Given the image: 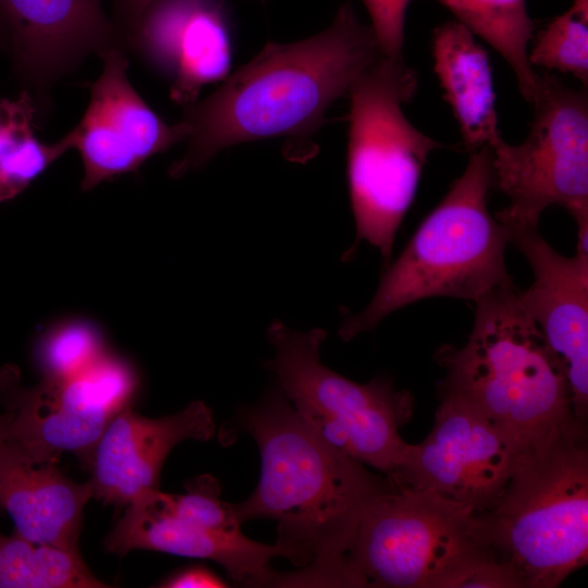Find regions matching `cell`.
Returning a JSON list of instances; mask_svg holds the SVG:
<instances>
[{
    "label": "cell",
    "mask_w": 588,
    "mask_h": 588,
    "mask_svg": "<svg viewBox=\"0 0 588 588\" xmlns=\"http://www.w3.org/2000/svg\"><path fill=\"white\" fill-rule=\"evenodd\" d=\"M8 48H9V37H8L4 22L0 14V49H3L8 52Z\"/></svg>",
    "instance_id": "f546056e"
},
{
    "label": "cell",
    "mask_w": 588,
    "mask_h": 588,
    "mask_svg": "<svg viewBox=\"0 0 588 588\" xmlns=\"http://www.w3.org/2000/svg\"><path fill=\"white\" fill-rule=\"evenodd\" d=\"M497 556L520 588H555L588 560L587 426L520 451L507 483L481 513Z\"/></svg>",
    "instance_id": "5b68a950"
},
{
    "label": "cell",
    "mask_w": 588,
    "mask_h": 588,
    "mask_svg": "<svg viewBox=\"0 0 588 588\" xmlns=\"http://www.w3.org/2000/svg\"><path fill=\"white\" fill-rule=\"evenodd\" d=\"M531 127L519 145L491 144L493 187L509 197L495 218L538 226L543 210L564 207L588 223V97L554 75L539 76Z\"/></svg>",
    "instance_id": "9c48e42d"
},
{
    "label": "cell",
    "mask_w": 588,
    "mask_h": 588,
    "mask_svg": "<svg viewBox=\"0 0 588 588\" xmlns=\"http://www.w3.org/2000/svg\"><path fill=\"white\" fill-rule=\"evenodd\" d=\"M58 462H33L0 443V506L26 540L78 552L84 507L94 498L89 481L66 477Z\"/></svg>",
    "instance_id": "ac0fdd59"
},
{
    "label": "cell",
    "mask_w": 588,
    "mask_h": 588,
    "mask_svg": "<svg viewBox=\"0 0 588 588\" xmlns=\"http://www.w3.org/2000/svg\"><path fill=\"white\" fill-rule=\"evenodd\" d=\"M497 563L481 513L396 485L364 510L346 574L350 587L473 588Z\"/></svg>",
    "instance_id": "8992f818"
},
{
    "label": "cell",
    "mask_w": 588,
    "mask_h": 588,
    "mask_svg": "<svg viewBox=\"0 0 588 588\" xmlns=\"http://www.w3.org/2000/svg\"><path fill=\"white\" fill-rule=\"evenodd\" d=\"M417 87V75L403 59L381 56L348 90L347 183L355 245L368 242L387 265L428 157L443 147L404 114L403 105Z\"/></svg>",
    "instance_id": "52a82bcc"
},
{
    "label": "cell",
    "mask_w": 588,
    "mask_h": 588,
    "mask_svg": "<svg viewBox=\"0 0 588 588\" xmlns=\"http://www.w3.org/2000/svg\"><path fill=\"white\" fill-rule=\"evenodd\" d=\"M123 45L170 77L171 98L184 106L196 101L204 85L223 79L231 66L229 24L219 0H157Z\"/></svg>",
    "instance_id": "9a60e30c"
},
{
    "label": "cell",
    "mask_w": 588,
    "mask_h": 588,
    "mask_svg": "<svg viewBox=\"0 0 588 588\" xmlns=\"http://www.w3.org/2000/svg\"><path fill=\"white\" fill-rule=\"evenodd\" d=\"M517 450L485 415L457 395L441 392L434 424L409 444L390 478L487 513L501 497Z\"/></svg>",
    "instance_id": "8fae6325"
},
{
    "label": "cell",
    "mask_w": 588,
    "mask_h": 588,
    "mask_svg": "<svg viewBox=\"0 0 588 588\" xmlns=\"http://www.w3.org/2000/svg\"><path fill=\"white\" fill-rule=\"evenodd\" d=\"M475 303L467 342L437 353L445 369L441 392L473 405L513 442L517 453L585 426L573 415L564 371L514 282Z\"/></svg>",
    "instance_id": "3957f363"
},
{
    "label": "cell",
    "mask_w": 588,
    "mask_h": 588,
    "mask_svg": "<svg viewBox=\"0 0 588 588\" xmlns=\"http://www.w3.org/2000/svg\"><path fill=\"white\" fill-rule=\"evenodd\" d=\"M98 329L74 320L46 333L37 347V363L42 382L61 383L79 375L106 354Z\"/></svg>",
    "instance_id": "603a6c76"
},
{
    "label": "cell",
    "mask_w": 588,
    "mask_h": 588,
    "mask_svg": "<svg viewBox=\"0 0 588 588\" xmlns=\"http://www.w3.org/2000/svg\"><path fill=\"white\" fill-rule=\"evenodd\" d=\"M73 149L70 133L53 144L30 136L0 160V203L15 197L63 154Z\"/></svg>",
    "instance_id": "d4e9b609"
},
{
    "label": "cell",
    "mask_w": 588,
    "mask_h": 588,
    "mask_svg": "<svg viewBox=\"0 0 588 588\" xmlns=\"http://www.w3.org/2000/svg\"><path fill=\"white\" fill-rule=\"evenodd\" d=\"M221 486L210 476L203 475L186 483L184 494L161 492L162 500L171 513L215 530H240L230 504L220 499Z\"/></svg>",
    "instance_id": "cb8c5ba5"
},
{
    "label": "cell",
    "mask_w": 588,
    "mask_h": 588,
    "mask_svg": "<svg viewBox=\"0 0 588 588\" xmlns=\"http://www.w3.org/2000/svg\"><path fill=\"white\" fill-rule=\"evenodd\" d=\"M434 72L458 123L463 145L471 152L501 136L487 51L470 30L450 20L433 30Z\"/></svg>",
    "instance_id": "d6986e66"
},
{
    "label": "cell",
    "mask_w": 588,
    "mask_h": 588,
    "mask_svg": "<svg viewBox=\"0 0 588 588\" xmlns=\"http://www.w3.org/2000/svg\"><path fill=\"white\" fill-rule=\"evenodd\" d=\"M7 419L4 414H0V443L4 440Z\"/></svg>",
    "instance_id": "4dcf8cb0"
},
{
    "label": "cell",
    "mask_w": 588,
    "mask_h": 588,
    "mask_svg": "<svg viewBox=\"0 0 588 588\" xmlns=\"http://www.w3.org/2000/svg\"><path fill=\"white\" fill-rule=\"evenodd\" d=\"M8 52L37 110L49 107L53 85L90 53L123 47L101 0H0Z\"/></svg>",
    "instance_id": "4fadbf2b"
},
{
    "label": "cell",
    "mask_w": 588,
    "mask_h": 588,
    "mask_svg": "<svg viewBox=\"0 0 588 588\" xmlns=\"http://www.w3.org/2000/svg\"><path fill=\"white\" fill-rule=\"evenodd\" d=\"M498 219V218H497ZM509 243L530 265L534 281L519 297L566 377L575 419L588 418V256L558 253L538 226L498 219Z\"/></svg>",
    "instance_id": "5bb4252c"
},
{
    "label": "cell",
    "mask_w": 588,
    "mask_h": 588,
    "mask_svg": "<svg viewBox=\"0 0 588 588\" xmlns=\"http://www.w3.org/2000/svg\"><path fill=\"white\" fill-rule=\"evenodd\" d=\"M228 586L218 575L200 565L179 571L158 585L163 588H223Z\"/></svg>",
    "instance_id": "83f0119b"
},
{
    "label": "cell",
    "mask_w": 588,
    "mask_h": 588,
    "mask_svg": "<svg viewBox=\"0 0 588 588\" xmlns=\"http://www.w3.org/2000/svg\"><path fill=\"white\" fill-rule=\"evenodd\" d=\"M100 57L103 66L89 87L87 109L69 132L83 162V191L137 170L151 156L185 142L191 132L184 121L167 124L142 99L128 79L124 48H110Z\"/></svg>",
    "instance_id": "7c38bea8"
},
{
    "label": "cell",
    "mask_w": 588,
    "mask_h": 588,
    "mask_svg": "<svg viewBox=\"0 0 588 588\" xmlns=\"http://www.w3.org/2000/svg\"><path fill=\"white\" fill-rule=\"evenodd\" d=\"M119 556L132 550H152L185 558L211 560L241 586L273 587L278 572L271 567L286 551L247 538L240 530H215L177 517L166 506L161 491L149 490L131 501L105 540Z\"/></svg>",
    "instance_id": "e0dca14e"
},
{
    "label": "cell",
    "mask_w": 588,
    "mask_h": 588,
    "mask_svg": "<svg viewBox=\"0 0 588 588\" xmlns=\"http://www.w3.org/2000/svg\"><path fill=\"white\" fill-rule=\"evenodd\" d=\"M79 552L0 534V588H102Z\"/></svg>",
    "instance_id": "44dd1931"
},
{
    "label": "cell",
    "mask_w": 588,
    "mask_h": 588,
    "mask_svg": "<svg viewBox=\"0 0 588 588\" xmlns=\"http://www.w3.org/2000/svg\"><path fill=\"white\" fill-rule=\"evenodd\" d=\"M365 5L380 52L390 59H403L404 24L412 0H360Z\"/></svg>",
    "instance_id": "484cf974"
},
{
    "label": "cell",
    "mask_w": 588,
    "mask_h": 588,
    "mask_svg": "<svg viewBox=\"0 0 588 588\" xmlns=\"http://www.w3.org/2000/svg\"><path fill=\"white\" fill-rule=\"evenodd\" d=\"M215 432L212 412L201 401L160 418L140 416L127 405L110 420L85 464L94 498L122 507L159 489L171 450L188 439L207 441Z\"/></svg>",
    "instance_id": "2e32d148"
},
{
    "label": "cell",
    "mask_w": 588,
    "mask_h": 588,
    "mask_svg": "<svg viewBox=\"0 0 588 588\" xmlns=\"http://www.w3.org/2000/svg\"><path fill=\"white\" fill-rule=\"evenodd\" d=\"M322 329L292 330L282 322L268 329L274 357L265 363L293 407L330 444L390 477L408 443L400 436L413 409L406 391L377 377L352 381L321 363Z\"/></svg>",
    "instance_id": "ba28073f"
},
{
    "label": "cell",
    "mask_w": 588,
    "mask_h": 588,
    "mask_svg": "<svg viewBox=\"0 0 588 588\" xmlns=\"http://www.w3.org/2000/svg\"><path fill=\"white\" fill-rule=\"evenodd\" d=\"M155 1L157 0H112L113 23L122 39L134 27L143 11Z\"/></svg>",
    "instance_id": "f1b7e54d"
},
{
    "label": "cell",
    "mask_w": 588,
    "mask_h": 588,
    "mask_svg": "<svg viewBox=\"0 0 588 588\" xmlns=\"http://www.w3.org/2000/svg\"><path fill=\"white\" fill-rule=\"evenodd\" d=\"M37 114V107L25 90L16 99H0V160L34 135Z\"/></svg>",
    "instance_id": "4316f807"
},
{
    "label": "cell",
    "mask_w": 588,
    "mask_h": 588,
    "mask_svg": "<svg viewBox=\"0 0 588 588\" xmlns=\"http://www.w3.org/2000/svg\"><path fill=\"white\" fill-rule=\"evenodd\" d=\"M493 187L490 147L471 151L464 172L385 268L368 306L348 316L339 335L350 341L393 311L430 297L476 302L513 283L505 265L509 236L488 209Z\"/></svg>",
    "instance_id": "277c9868"
},
{
    "label": "cell",
    "mask_w": 588,
    "mask_h": 588,
    "mask_svg": "<svg viewBox=\"0 0 588 588\" xmlns=\"http://www.w3.org/2000/svg\"><path fill=\"white\" fill-rule=\"evenodd\" d=\"M473 35L488 42L515 74L524 99L531 101L539 74L528 59L534 23L526 0H437Z\"/></svg>",
    "instance_id": "ffe728a7"
},
{
    "label": "cell",
    "mask_w": 588,
    "mask_h": 588,
    "mask_svg": "<svg viewBox=\"0 0 588 588\" xmlns=\"http://www.w3.org/2000/svg\"><path fill=\"white\" fill-rule=\"evenodd\" d=\"M530 64L569 73L588 83V0H574L571 8L550 21L536 36L528 52Z\"/></svg>",
    "instance_id": "7402d4cb"
},
{
    "label": "cell",
    "mask_w": 588,
    "mask_h": 588,
    "mask_svg": "<svg viewBox=\"0 0 588 588\" xmlns=\"http://www.w3.org/2000/svg\"><path fill=\"white\" fill-rule=\"evenodd\" d=\"M381 56L370 25L350 2L323 32L267 44L213 94L186 106L187 146L170 174L183 176L222 149L249 140L282 137L293 154L309 143L331 103Z\"/></svg>",
    "instance_id": "7a4b0ae2"
},
{
    "label": "cell",
    "mask_w": 588,
    "mask_h": 588,
    "mask_svg": "<svg viewBox=\"0 0 588 588\" xmlns=\"http://www.w3.org/2000/svg\"><path fill=\"white\" fill-rule=\"evenodd\" d=\"M13 370L0 373L4 441L33 462H58L75 454L85 465L110 420L135 393L133 367L106 353L79 375L61 383L25 388Z\"/></svg>",
    "instance_id": "30bf717a"
},
{
    "label": "cell",
    "mask_w": 588,
    "mask_h": 588,
    "mask_svg": "<svg viewBox=\"0 0 588 588\" xmlns=\"http://www.w3.org/2000/svg\"><path fill=\"white\" fill-rule=\"evenodd\" d=\"M261 457L257 487L230 504L236 522L278 523L275 543L297 569L274 587H348L346 559L369 503L396 483L323 439L277 387L237 417Z\"/></svg>",
    "instance_id": "6da1fadb"
}]
</instances>
